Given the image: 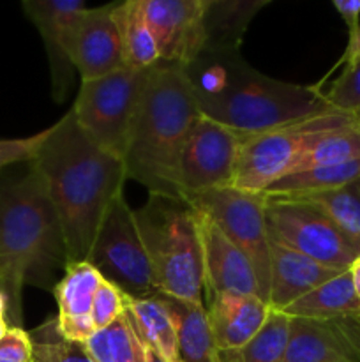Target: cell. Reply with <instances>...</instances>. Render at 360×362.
<instances>
[{
	"label": "cell",
	"mask_w": 360,
	"mask_h": 362,
	"mask_svg": "<svg viewBox=\"0 0 360 362\" xmlns=\"http://www.w3.org/2000/svg\"><path fill=\"white\" fill-rule=\"evenodd\" d=\"M30 166L59 216L67 264L87 262L106 209L124 191V161L101 151L69 112L53 124Z\"/></svg>",
	"instance_id": "6da1fadb"
},
{
	"label": "cell",
	"mask_w": 360,
	"mask_h": 362,
	"mask_svg": "<svg viewBox=\"0 0 360 362\" xmlns=\"http://www.w3.org/2000/svg\"><path fill=\"white\" fill-rule=\"evenodd\" d=\"M200 112L239 134H258L334 112L313 85L275 80L233 53H201L186 66Z\"/></svg>",
	"instance_id": "7a4b0ae2"
},
{
	"label": "cell",
	"mask_w": 360,
	"mask_h": 362,
	"mask_svg": "<svg viewBox=\"0 0 360 362\" xmlns=\"http://www.w3.org/2000/svg\"><path fill=\"white\" fill-rule=\"evenodd\" d=\"M67 265L59 216L41 175L0 180V290L7 297L9 327H21V293L27 285L52 290Z\"/></svg>",
	"instance_id": "3957f363"
},
{
	"label": "cell",
	"mask_w": 360,
	"mask_h": 362,
	"mask_svg": "<svg viewBox=\"0 0 360 362\" xmlns=\"http://www.w3.org/2000/svg\"><path fill=\"white\" fill-rule=\"evenodd\" d=\"M200 115L186 66H152L124 156L127 179L141 184L148 194L182 198L180 156Z\"/></svg>",
	"instance_id": "277c9868"
},
{
	"label": "cell",
	"mask_w": 360,
	"mask_h": 362,
	"mask_svg": "<svg viewBox=\"0 0 360 362\" xmlns=\"http://www.w3.org/2000/svg\"><path fill=\"white\" fill-rule=\"evenodd\" d=\"M161 296L203 303L205 271L193 207L182 198L148 194L134 211Z\"/></svg>",
	"instance_id": "5b68a950"
},
{
	"label": "cell",
	"mask_w": 360,
	"mask_h": 362,
	"mask_svg": "<svg viewBox=\"0 0 360 362\" xmlns=\"http://www.w3.org/2000/svg\"><path fill=\"white\" fill-rule=\"evenodd\" d=\"M150 69H122L81 81L73 112L78 126L101 151L124 161Z\"/></svg>",
	"instance_id": "8992f818"
},
{
	"label": "cell",
	"mask_w": 360,
	"mask_h": 362,
	"mask_svg": "<svg viewBox=\"0 0 360 362\" xmlns=\"http://www.w3.org/2000/svg\"><path fill=\"white\" fill-rule=\"evenodd\" d=\"M353 119L355 113L334 110L265 133L242 134L232 187L261 194L270 184L295 168L304 152L321 133Z\"/></svg>",
	"instance_id": "52a82bcc"
},
{
	"label": "cell",
	"mask_w": 360,
	"mask_h": 362,
	"mask_svg": "<svg viewBox=\"0 0 360 362\" xmlns=\"http://www.w3.org/2000/svg\"><path fill=\"white\" fill-rule=\"evenodd\" d=\"M87 262L97 269L104 281L122 290L124 296L133 299L159 296L134 211L124 191L106 209Z\"/></svg>",
	"instance_id": "ba28073f"
},
{
	"label": "cell",
	"mask_w": 360,
	"mask_h": 362,
	"mask_svg": "<svg viewBox=\"0 0 360 362\" xmlns=\"http://www.w3.org/2000/svg\"><path fill=\"white\" fill-rule=\"evenodd\" d=\"M265 223L270 240L334 271H348L360 257V246L320 207L302 198L265 197Z\"/></svg>",
	"instance_id": "9c48e42d"
},
{
	"label": "cell",
	"mask_w": 360,
	"mask_h": 362,
	"mask_svg": "<svg viewBox=\"0 0 360 362\" xmlns=\"http://www.w3.org/2000/svg\"><path fill=\"white\" fill-rule=\"evenodd\" d=\"M201 214L208 216L221 232L244 251L256 272L261 299L270 292V237L265 223V197L236 187H217L184 197Z\"/></svg>",
	"instance_id": "30bf717a"
},
{
	"label": "cell",
	"mask_w": 360,
	"mask_h": 362,
	"mask_svg": "<svg viewBox=\"0 0 360 362\" xmlns=\"http://www.w3.org/2000/svg\"><path fill=\"white\" fill-rule=\"evenodd\" d=\"M242 134L201 113L193 124L179 166V186L184 197L232 186Z\"/></svg>",
	"instance_id": "8fae6325"
},
{
	"label": "cell",
	"mask_w": 360,
	"mask_h": 362,
	"mask_svg": "<svg viewBox=\"0 0 360 362\" xmlns=\"http://www.w3.org/2000/svg\"><path fill=\"white\" fill-rule=\"evenodd\" d=\"M113 4L83 9L66 30V49L81 81L97 80L122 69V45L113 20Z\"/></svg>",
	"instance_id": "7c38bea8"
},
{
	"label": "cell",
	"mask_w": 360,
	"mask_h": 362,
	"mask_svg": "<svg viewBox=\"0 0 360 362\" xmlns=\"http://www.w3.org/2000/svg\"><path fill=\"white\" fill-rule=\"evenodd\" d=\"M208 0H143L159 62L189 66L203 53Z\"/></svg>",
	"instance_id": "4fadbf2b"
},
{
	"label": "cell",
	"mask_w": 360,
	"mask_h": 362,
	"mask_svg": "<svg viewBox=\"0 0 360 362\" xmlns=\"http://www.w3.org/2000/svg\"><path fill=\"white\" fill-rule=\"evenodd\" d=\"M284 362H360V315L292 318Z\"/></svg>",
	"instance_id": "5bb4252c"
},
{
	"label": "cell",
	"mask_w": 360,
	"mask_h": 362,
	"mask_svg": "<svg viewBox=\"0 0 360 362\" xmlns=\"http://www.w3.org/2000/svg\"><path fill=\"white\" fill-rule=\"evenodd\" d=\"M194 214L203 255L205 296L233 292L261 297L256 272L244 251L236 247L208 216L198 211H194Z\"/></svg>",
	"instance_id": "9a60e30c"
},
{
	"label": "cell",
	"mask_w": 360,
	"mask_h": 362,
	"mask_svg": "<svg viewBox=\"0 0 360 362\" xmlns=\"http://www.w3.org/2000/svg\"><path fill=\"white\" fill-rule=\"evenodd\" d=\"M21 7L41 34L52 74V95L62 103L74 80V67L66 49V30L71 20L87 9V4L83 0H25Z\"/></svg>",
	"instance_id": "2e32d148"
},
{
	"label": "cell",
	"mask_w": 360,
	"mask_h": 362,
	"mask_svg": "<svg viewBox=\"0 0 360 362\" xmlns=\"http://www.w3.org/2000/svg\"><path fill=\"white\" fill-rule=\"evenodd\" d=\"M270 304L258 296L222 292L208 297V322L219 352H239L263 327Z\"/></svg>",
	"instance_id": "e0dca14e"
},
{
	"label": "cell",
	"mask_w": 360,
	"mask_h": 362,
	"mask_svg": "<svg viewBox=\"0 0 360 362\" xmlns=\"http://www.w3.org/2000/svg\"><path fill=\"white\" fill-rule=\"evenodd\" d=\"M341 274L306 255L293 251L270 240V292L268 304L272 310L284 311L307 292Z\"/></svg>",
	"instance_id": "ac0fdd59"
},
{
	"label": "cell",
	"mask_w": 360,
	"mask_h": 362,
	"mask_svg": "<svg viewBox=\"0 0 360 362\" xmlns=\"http://www.w3.org/2000/svg\"><path fill=\"white\" fill-rule=\"evenodd\" d=\"M161 296V293H159ZM172 315L176 332V350L180 362H219L221 352L215 345L203 303H189L161 296Z\"/></svg>",
	"instance_id": "d6986e66"
},
{
	"label": "cell",
	"mask_w": 360,
	"mask_h": 362,
	"mask_svg": "<svg viewBox=\"0 0 360 362\" xmlns=\"http://www.w3.org/2000/svg\"><path fill=\"white\" fill-rule=\"evenodd\" d=\"M267 4L268 0H208L203 53L239 52L247 27Z\"/></svg>",
	"instance_id": "ffe728a7"
},
{
	"label": "cell",
	"mask_w": 360,
	"mask_h": 362,
	"mask_svg": "<svg viewBox=\"0 0 360 362\" xmlns=\"http://www.w3.org/2000/svg\"><path fill=\"white\" fill-rule=\"evenodd\" d=\"M113 20L119 28L124 66L129 69H150L159 62L157 45L143 11V0L115 2Z\"/></svg>",
	"instance_id": "44dd1931"
},
{
	"label": "cell",
	"mask_w": 360,
	"mask_h": 362,
	"mask_svg": "<svg viewBox=\"0 0 360 362\" xmlns=\"http://www.w3.org/2000/svg\"><path fill=\"white\" fill-rule=\"evenodd\" d=\"M292 318H339L359 317L360 299L353 288L349 271L341 272L323 285L307 292L284 310Z\"/></svg>",
	"instance_id": "7402d4cb"
},
{
	"label": "cell",
	"mask_w": 360,
	"mask_h": 362,
	"mask_svg": "<svg viewBox=\"0 0 360 362\" xmlns=\"http://www.w3.org/2000/svg\"><path fill=\"white\" fill-rule=\"evenodd\" d=\"M124 304L141 341L152 346L168 362L179 361L175 325L161 296L147 297V299H133L124 296Z\"/></svg>",
	"instance_id": "603a6c76"
},
{
	"label": "cell",
	"mask_w": 360,
	"mask_h": 362,
	"mask_svg": "<svg viewBox=\"0 0 360 362\" xmlns=\"http://www.w3.org/2000/svg\"><path fill=\"white\" fill-rule=\"evenodd\" d=\"M102 276L88 262H73L64 269V276L53 288L59 315L56 320H81L90 318L92 300L101 286Z\"/></svg>",
	"instance_id": "cb8c5ba5"
},
{
	"label": "cell",
	"mask_w": 360,
	"mask_h": 362,
	"mask_svg": "<svg viewBox=\"0 0 360 362\" xmlns=\"http://www.w3.org/2000/svg\"><path fill=\"white\" fill-rule=\"evenodd\" d=\"M356 179H360V159L342 163V165L316 166V168L288 173L270 184L261 194L265 197H307V194L337 189Z\"/></svg>",
	"instance_id": "d4e9b609"
},
{
	"label": "cell",
	"mask_w": 360,
	"mask_h": 362,
	"mask_svg": "<svg viewBox=\"0 0 360 362\" xmlns=\"http://www.w3.org/2000/svg\"><path fill=\"white\" fill-rule=\"evenodd\" d=\"M355 159H360V124L356 117L352 122L321 133L304 152L289 173L316 168V166L342 165Z\"/></svg>",
	"instance_id": "484cf974"
},
{
	"label": "cell",
	"mask_w": 360,
	"mask_h": 362,
	"mask_svg": "<svg viewBox=\"0 0 360 362\" xmlns=\"http://www.w3.org/2000/svg\"><path fill=\"white\" fill-rule=\"evenodd\" d=\"M85 345L95 362H147L143 341L126 311L109 327L95 332Z\"/></svg>",
	"instance_id": "4316f807"
},
{
	"label": "cell",
	"mask_w": 360,
	"mask_h": 362,
	"mask_svg": "<svg viewBox=\"0 0 360 362\" xmlns=\"http://www.w3.org/2000/svg\"><path fill=\"white\" fill-rule=\"evenodd\" d=\"M292 198H302L320 207L348 239L360 246V179L337 189Z\"/></svg>",
	"instance_id": "83f0119b"
},
{
	"label": "cell",
	"mask_w": 360,
	"mask_h": 362,
	"mask_svg": "<svg viewBox=\"0 0 360 362\" xmlns=\"http://www.w3.org/2000/svg\"><path fill=\"white\" fill-rule=\"evenodd\" d=\"M292 317L284 311L270 310L263 327L253 339L235 352L236 362H284L289 346Z\"/></svg>",
	"instance_id": "f1b7e54d"
},
{
	"label": "cell",
	"mask_w": 360,
	"mask_h": 362,
	"mask_svg": "<svg viewBox=\"0 0 360 362\" xmlns=\"http://www.w3.org/2000/svg\"><path fill=\"white\" fill-rule=\"evenodd\" d=\"M339 66H342L341 74L335 78L328 92H323L325 99L337 112H360V35L348 41L342 59L335 64V67Z\"/></svg>",
	"instance_id": "f546056e"
},
{
	"label": "cell",
	"mask_w": 360,
	"mask_h": 362,
	"mask_svg": "<svg viewBox=\"0 0 360 362\" xmlns=\"http://www.w3.org/2000/svg\"><path fill=\"white\" fill-rule=\"evenodd\" d=\"M32 332L46 343L53 362H95L94 357L88 352L87 345L66 341L60 336L59 327H56V317L48 318L44 324L39 325V329Z\"/></svg>",
	"instance_id": "4dcf8cb0"
},
{
	"label": "cell",
	"mask_w": 360,
	"mask_h": 362,
	"mask_svg": "<svg viewBox=\"0 0 360 362\" xmlns=\"http://www.w3.org/2000/svg\"><path fill=\"white\" fill-rule=\"evenodd\" d=\"M124 311H126V304H124L122 290H119L115 285L102 279L90 308V318L95 327V332L109 327L113 322H116L122 317Z\"/></svg>",
	"instance_id": "1f68e13d"
},
{
	"label": "cell",
	"mask_w": 360,
	"mask_h": 362,
	"mask_svg": "<svg viewBox=\"0 0 360 362\" xmlns=\"http://www.w3.org/2000/svg\"><path fill=\"white\" fill-rule=\"evenodd\" d=\"M52 126L27 138H0V170L16 163H32L48 140Z\"/></svg>",
	"instance_id": "d6a6232c"
},
{
	"label": "cell",
	"mask_w": 360,
	"mask_h": 362,
	"mask_svg": "<svg viewBox=\"0 0 360 362\" xmlns=\"http://www.w3.org/2000/svg\"><path fill=\"white\" fill-rule=\"evenodd\" d=\"M34 343L23 327H9L0 339V362H32Z\"/></svg>",
	"instance_id": "836d02e7"
},
{
	"label": "cell",
	"mask_w": 360,
	"mask_h": 362,
	"mask_svg": "<svg viewBox=\"0 0 360 362\" xmlns=\"http://www.w3.org/2000/svg\"><path fill=\"white\" fill-rule=\"evenodd\" d=\"M332 6L348 27V39L360 34V0H334Z\"/></svg>",
	"instance_id": "e575fe53"
},
{
	"label": "cell",
	"mask_w": 360,
	"mask_h": 362,
	"mask_svg": "<svg viewBox=\"0 0 360 362\" xmlns=\"http://www.w3.org/2000/svg\"><path fill=\"white\" fill-rule=\"evenodd\" d=\"M30 338H32V343H34V361L32 362H53L52 357H49L46 343L42 341L39 336H35L34 332H30Z\"/></svg>",
	"instance_id": "d590c367"
},
{
	"label": "cell",
	"mask_w": 360,
	"mask_h": 362,
	"mask_svg": "<svg viewBox=\"0 0 360 362\" xmlns=\"http://www.w3.org/2000/svg\"><path fill=\"white\" fill-rule=\"evenodd\" d=\"M348 271H349V276H352V283H353V288H355L356 297L360 299V257L353 262L352 267H349Z\"/></svg>",
	"instance_id": "8d00e7d4"
},
{
	"label": "cell",
	"mask_w": 360,
	"mask_h": 362,
	"mask_svg": "<svg viewBox=\"0 0 360 362\" xmlns=\"http://www.w3.org/2000/svg\"><path fill=\"white\" fill-rule=\"evenodd\" d=\"M145 356H147V362H168L164 357L161 356V354H157L154 349H152V346H148V345H145Z\"/></svg>",
	"instance_id": "74e56055"
},
{
	"label": "cell",
	"mask_w": 360,
	"mask_h": 362,
	"mask_svg": "<svg viewBox=\"0 0 360 362\" xmlns=\"http://www.w3.org/2000/svg\"><path fill=\"white\" fill-rule=\"evenodd\" d=\"M7 313H9V303H7V297L0 290V318H6L7 320Z\"/></svg>",
	"instance_id": "f35d334b"
},
{
	"label": "cell",
	"mask_w": 360,
	"mask_h": 362,
	"mask_svg": "<svg viewBox=\"0 0 360 362\" xmlns=\"http://www.w3.org/2000/svg\"><path fill=\"white\" fill-rule=\"evenodd\" d=\"M219 362H236L235 352H221V361Z\"/></svg>",
	"instance_id": "ab89813d"
},
{
	"label": "cell",
	"mask_w": 360,
	"mask_h": 362,
	"mask_svg": "<svg viewBox=\"0 0 360 362\" xmlns=\"http://www.w3.org/2000/svg\"><path fill=\"white\" fill-rule=\"evenodd\" d=\"M7 329H9V322H7L6 318H0V339H2V336L6 334Z\"/></svg>",
	"instance_id": "60d3db41"
},
{
	"label": "cell",
	"mask_w": 360,
	"mask_h": 362,
	"mask_svg": "<svg viewBox=\"0 0 360 362\" xmlns=\"http://www.w3.org/2000/svg\"><path fill=\"white\" fill-rule=\"evenodd\" d=\"M355 117H356V120H359V124H360V112H356Z\"/></svg>",
	"instance_id": "b9f144b4"
},
{
	"label": "cell",
	"mask_w": 360,
	"mask_h": 362,
	"mask_svg": "<svg viewBox=\"0 0 360 362\" xmlns=\"http://www.w3.org/2000/svg\"><path fill=\"white\" fill-rule=\"evenodd\" d=\"M176 362H180V361H176Z\"/></svg>",
	"instance_id": "7bdbcfd3"
}]
</instances>
